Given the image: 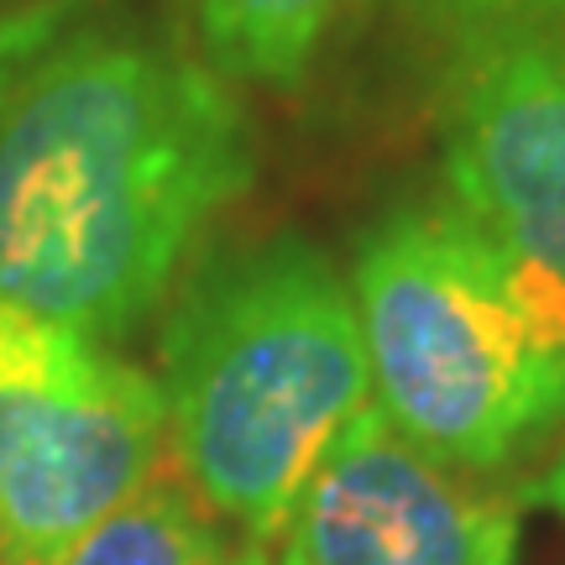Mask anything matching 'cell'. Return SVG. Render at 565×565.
Returning a JSON list of instances; mask_svg holds the SVG:
<instances>
[{
	"instance_id": "cell-1",
	"label": "cell",
	"mask_w": 565,
	"mask_h": 565,
	"mask_svg": "<svg viewBox=\"0 0 565 565\" xmlns=\"http://www.w3.org/2000/svg\"><path fill=\"white\" fill-rule=\"evenodd\" d=\"M257 173L236 89L121 0L0 17V299L121 341Z\"/></svg>"
},
{
	"instance_id": "cell-2",
	"label": "cell",
	"mask_w": 565,
	"mask_h": 565,
	"mask_svg": "<svg viewBox=\"0 0 565 565\" xmlns=\"http://www.w3.org/2000/svg\"><path fill=\"white\" fill-rule=\"evenodd\" d=\"M158 351L179 477L273 545L309 471L372 408L345 278L299 231L225 246L179 288Z\"/></svg>"
},
{
	"instance_id": "cell-3",
	"label": "cell",
	"mask_w": 565,
	"mask_h": 565,
	"mask_svg": "<svg viewBox=\"0 0 565 565\" xmlns=\"http://www.w3.org/2000/svg\"><path fill=\"white\" fill-rule=\"evenodd\" d=\"M351 299L377 414L435 466L498 471L565 424V345L456 204H408L372 225Z\"/></svg>"
},
{
	"instance_id": "cell-4",
	"label": "cell",
	"mask_w": 565,
	"mask_h": 565,
	"mask_svg": "<svg viewBox=\"0 0 565 565\" xmlns=\"http://www.w3.org/2000/svg\"><path fill=\"white\" fill-rule=\"evenodd\" d=\"M152 377L0 299V565H58L162 456Z\"/></svg>"
},
{
	"instance_id": "cell-5",
	"label": "cell",
	"mask_w": 565,
	"mask_h": 565,
	"mask_svg": "<svg viewBox=\"0 0 565 565\" xmlns=\"http://www.w3.org/2000/svg\"><path fill=\"white\" fill-rule=\"evenodd\" d=\"M450 204L503 252L565 345V42H513L445 68Z\"/></svg>"
},
{
	"instance_id": "cell-6",
	"label": "cell",
	"mask_w": 565,
	"mask_h": 565,
	"mask_svg": "<svg viewBox=\"0 0 565 565\" xmlns=\"http://www.w3.org/2000/svg\"><path fill=\"white\" fill-rule=\"evenodd\" d=\"M273 545L278 565H513L519 498L435 466L372 404L309 471Z\"/></svg>"
},
{
	"instance_id": "cell-7",
	"label": "cell",
	"mask_w": 565,
	"mask_h": 565,
	"mask_svg": "<svg viewBox=\"0 0 565 565\" xmlns=\"http://www.w3.org/2000/svg\"><path fill=\"white\" fill-rule=\"evenodd\" d=\"M173 38L225 84L299 89L362 0H168Z\"/></svg>"
},
{
	"instance_id": "cell-8",
	"label": "cell",
	"mask_w": 565,
	"mask_h": 565,
	"mask_svg": "<svg viewBox=\"0 0 565 565\" xmlns=\"http://www.w3.org/2000/svg\"><path fill=\"white\" fill-rule=\"evenodd\" d=\"M221 519L189 492L179 471H152L110 508L58 565H236Z\"/></svg>"
},
{
	"instance_id": "cell-9",
	"label": "cell",
	"mask_w": 565,
	"mask_h": 565,
	"mask_svg": "<svg viewBox=\"0 0 565 565\" xmlns=\"http://www.w3.org/2000/svg\"><path fill=\"white\" fill-rule=\"evenodd\" d=\"M404 17L445 68L513 42H565V0H404Z\"/></svg>"
},
{
	"instance_id": "cell-10",
	"label": "cell",
	"mask_w": 565,
	"mask_h": 565,
	"mask_svg": "<svg viewBox=\"0 0 565 565\" xmlns=\"http://www.w3.org/2000/svg\"><path fill=\"white\" fill-rule=\"evenodd\" d=\"M529 498H534V503H545V508H555V513L565 519V450H561V461H555L540 482L529 487Z\"/></svg>"
},
{
	"instance_id": "cell-11",
	"label": "cell",
	"mask_w": 565,
	"mask_h": 565,
	"mask_svg": "<svg viewBox=\"0 0 565 565\" xmlns=\"http://www.w3.org/2000/svg\"><path fill=\"white\" fill-rule=\"evenodd\" d=\"M17 6H26V0H0V17H6V11H17Z\"/></svg>"
},
{
	"instance_id": "cell-12",
	"label": "cell",
	"mask_w": 565,
	"mask_h": 565,
	"mask_svg": "<svg viewBox=\"0 0 565 565\" xmlns=\"http://www.w3.org/2000/svg\"><path fill=\"white\" fill-rule=\"evenodd\" d=\"M236 565H263V561H257V555H242V561H236Z\"/></svg>"
}]
</instances>
